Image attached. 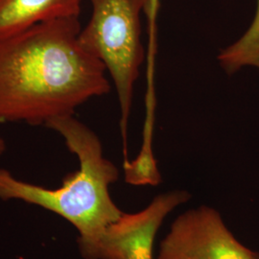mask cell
<instances>
[{
  "label": "cell",
  "mask_w": 259,
  "mask_h": 259,
  "mask_svg": "<svg viewBox=\"0 0 259 259\" xmlns=\"http://www.w3.org/2000/svg\"><path fill=\"white\" fill-rule=\"evenodd\" d=\"M79 18L55 19L0 39V123L46 126L110 93L106 67L79 40Z\"/></svg>",
  "instance_id": "6da1fadb"
},
{
  "label": "cell",
  "mask_w": 259,
  "mask_h": 259,
  "mask_svg": "<svg viewBox=\"0 0 259 259\" xmlns=\"http://www.w3.org/2000/svg\"><path fill=\"white\" fill-rule=\"evenodd\" d=\"M46 127L64 138L68 150L78 157L79 170L65 177L61 187L48 189L20 181L0 168V199L21 200L64 217L79 232V249L85 259L107 228L124 213L109 191L119 172L103 156L98 137L73 115L49 121Z\"/></svg>",
  "instance_id": "7a4b0ae2"
},
{
  "label": "cell",
  "mask_w": 259,
  "mask_h": 259,
  "mask_svg": "<svg viewBox=\"0 0 259 259\" xmlns=\"http://www.w3.org/2000/svg\"><path fill=\"white\" fill-rule=\"evenodd\" d=\"M92 17L79 40L102 62L111 74L121 109V131L126 136L134 85L144 60L140 14L152 0H90Z\"/></svg>",
  "instance_id": "3957f363"
},
{
  "label": "cell",
  "mask_w": 259,
  "mask_h": 259,
  "mask_svg": "<svg viewBox=\"0 0 259 259\" xmlns=\"http://www.w3.org/2000/svg\"><path fill=\"white\" fill-rule=\"evenodd\" d=\"M235 238L218 211L202 205L180 215L161 241L157 259H258Z\"/></svg>",
  "instance_id": "277c9868"
},
{
  "label": "cell",
  "mask_w": 259,
  "mask_h": 259,
  "mask_svg": "<svg viewBox=\"0 0 259 259\" xmlns=\"http://www.w3.org/2000/svg\"><path fill=\"white\" fill-rule=\"evenodd\" d=\"M189 199L186 191H172L158 195L139 212L123 213L107 228L85 259H154L158 229L169 213Z\"/></svg>",
  "instance_id": "5b68a950"
},
{
  "label": "cell",
  "mask_w": 259,
  "mask_h": 259,
  "mask_svg": "<svg viewBox=\"0 0 259 259\" xmlns=\"http://www.w3.org/2000/svg\"><path fill=\"white\" fill-rule=\"evenodd\" d=\"M83 0H0V39L55 19L79 18Z\"/></svg>",
  "instance_id": "8992f818"
},
{
  "label": "cell",
  "mask_w": 259,
  "mask_h": 259,
  "mask_svg": "<svg viewBox=\"0 0 259 259\" xmlns=\"http://www.w3.org/2000/svg\"><path fill=\"white\" fill-rule=\"evenodd\" d=\"M220 65L228 74H233L245 65L259 68V0L250 28L232 46L218 56Z\"/></svg>",
  "instance_id": "52a82bcc"
},
{
  "label": "cell",
  "mask_w": 259,
  "mask_h": 259,
  "mask_svg": "<svg viewBox=\"0 0 259 259\" xmlns=\"http://www.w3.org/2000/svg\"><path fill=\"white\" fill-rule=\"evenodd\" d=\"M157 0H152V1H151L150 7H149V10H150V12H151V13L155 14V12H156V9H157Z\"/></svg>",
  "instance_id": "ba28073f"
},
{
  "label": "cell",
  "mask_w": 259,
  "mask_h": 259,
  "mask_svg": "<svg viewBox=\"0 0 259 259\" xmlns=\"http://www.w3.org/2000/svg\"><path fill=\"white\" fill-rule=\"evenodd\" d=\"M5 150H6V142L0 137V156L5 152Z\"/></svg>",
  "instance_id": "9c48e42d"
},
{
  "label": "cell",
  "mask_w": 259,
  "mask_h": 259,
  "mask_svg": "<svg viewBox=\"0 0 259 259\" xmlns=\"http://www.w3.org/2000/svg\"><path fill=\"white\" fill-rule=\"evenodd\" d=\"M258 259H259V255H258Z\"/></svg>",
  "instance_id": "30bf717a"
}]
</instances>
